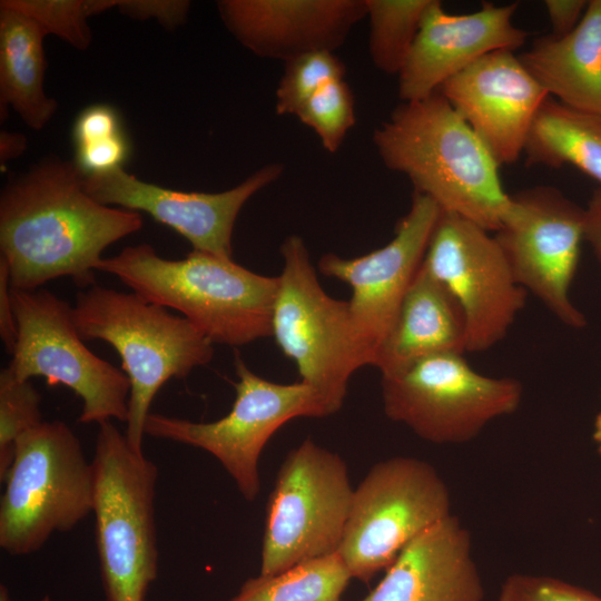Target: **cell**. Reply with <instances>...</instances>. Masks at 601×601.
Instances as JSON below:
<instances>
[{"mask_svg":"<svg viewBox=\"0 0 601 601\" xmlns=\"http://www.w3.org/2000/svg\"><path fill=\"white\" fill-rule=\"evenodd\" d=\"M450 494L427 462L396 456L372 466L354 489L338 553L352 578L368 581L402 549L451 514Z\"/></svg>","mask_w":601,"mask_h":601,"instance_id":"12","label":"cell"},{"mask_svg":"<svg viewBox=\"0 0 601 601\" xmlns=\"http://www.w3.org/2000/svg\"><path fill=\"white\" fill-rule=\"evenodd\" d=\"M432 0H365L370 19L368 50L375 67L400 75Z\"/></svg>","mask_w":601,"mask_h":601,"instance_id":"26","label":"cell"},{"mask_svg":"<svg viewBox=\"0 0 601 601\" xmlns=\"http://www.w3.org/2000/svg\"><path fill=\"white\" fill-rule=\"evenodd\" d=\"M373 142L384 165L441 210L487 231L500 229L511 204L500 166L439 90L400 104L375 129Z\"/></svg>","mask_w":601,"mask_h":601,"instance_id":"2","label":"cell"},{"mask_svg":"<svg viewBox=\"0 0 601 601\" xmlns=\"http://www.w3.org/2000/svg\"><path fill=\"white\" fill-rule=\"evenodd\" d=\"M0 601H13L6 585H0Z\"/></svg>","mask_w":601,"mask_h":601,"instance_id":"40","label":"cell"},{"mask_svg":"<svg viewBox=\"0 0 601 601\" xmlns=\"http://www.w3.org/2000/svg\"><path fill=\"white\" fill-rule=\"evenodd\" d=\"M523 155L528 166L572 165L601 185V116L548 97L533 119Z\"/></svg>","mask_w":601,"mask_h":601,"instance_id":"24","label":"cell"},{"mask_svg":"<svg viewBox=\"0 0 601 601\" xmlns=\"http://www.w3.org/2000/svg\"><path fill=\"white\" fill-rule=\"evenodd\" d=\"M386 416L435 444L471 441L493 420L515 412L523 387L512 377H491L470 366L462 353L418 359L382 376Z\"/></svg>","mask_w":601,"mask_h":601,"instance_id":"9","label":"cell"},{"mask_svg":"<svg viewBox=\"0 0 601 601\" xmlns=\"http://www.w3.org/2000/svg\"><path fill=\"white\" fill-rule=\"evenodd\" d=\"M353 493L337 453L309 437L293 449L267 502L260 574L337 552Z\"/></svg>","mask_w":601,"mask_h":601,"instance_id":"8","label":"cell"},{"mask_svg":"<svg viewBox=\"0 0 601 601\" xmlns=\"http://www.w3.org/2000/svg\"><path fill=\"white\" fill-rule=\"evenodd\" d=\"M219 17L254 55L288 61L341 47L367 16L365 0H220Z\"/></svg>","mask_w":601,"mask_h":601,"instance_id":"19","label":"cell"},{"mask_svg":"<svg viewBox=\"0 0 601 601\" xmlns=\"http://www.w3.org/2000/svg\"><path fill=\"white\" fill-rule=\"evenodd\" d=\"M121 132L116 110L107 105H92L82 110L73 125L75 146L95 142Z\"/></svg>","mask_w":601,"mask_h":601,"instance_id":"34","label":"cell"},{"mask_svg":"<svg viewBox=\"0 0 601 601\" xmlns=\"http://www.w3.org/2000/svg\"><path fill=\"white\" fill-rule=\"evenodd\" d=\"M129 145L122 132L95 142L76 146L75 162L85 175L106 173L122 167Z\"/></svg>","mask_w":601,"mask_h":601,"instance_id":"32","label":"cell"},{"mask_svg":"<svg viewBox=\"0 0 601 601\" xmlns=\"http://www.w3.org/2000/svg\"><path fill=\"white\" fill-rule=\"evenodd\" d=\"M0 337L7 352L11 354L18 337V326L11 299L9 268L2 258H0Z\"/></svg>","mask_w":601,"mask_h":601,"instance_id":"36","label":"cell"},{"mask_svg":"<svg viewBox=\"0 0 601 601\" xmlns=\"http://www.w3.org/2000/svg\"><path fill=\"white\" fill-rule=\"evenodd\" d=\"M489 233L471 220L441 210L423 259L462 311L466 353L485 352L501 342L528 297L494 235Z\"/></svg>","mask_w":601,"mask_h":601,"instance_id":"14","label":"cell"},{"mask_svg":"<svg viewBox=\"0 0 601 601\" xmlns=\"http://www.w3.org/2000/svg\"><path fill=\"white\" fill-rule=\"evenodd\" d=\"M3 482L0 546L11 555L38 551L92 512V463L61 421L42 422L18 439Z\"/></svg>","mask_w":601,"mask_h":601,"instance_id":"6","label":"cell"},{"mask_svg":"<svg viewBox=\"0 0 601 601\" xmlns=\"http://www.w3.org/2000/svg\"><path fill=\"white\" fill-rule=\"evenodd\" d=\"M440 214L435 201L414 191L410 210L398 220L394 237L386 245L349 259L328 253L318 262L323 275L351 286V316L373 354V364L424 259Z\"/></svg>","mask_w":601,"mask_h":601,"instance_id":"15","label":"cell"},{"mask_svg":"<svg viewBox=\"0 0 601 601\" xmlns=\"http://www.w3.org/2000/svg\"><path fill=\"white\" fill-rule=\"evenodd\" d=\"M442 353H466L465 322L452 294L422 262L373 366L388 376Z\"/></svg>","mask_w":601,"mask_h":601,"instance_id":"21","label":"cell"},{"mask_svg":"<svg viewBox=\"0 0 601 601\" xmlns=\"http://www.w3.org/2000/svg\"><path fill=\"white\" fill-rule=\"evenodd\" d=\"M589 1L585 0H546L544 7L550 20L553 37L570 33L581 21Z\"/></svg>","mask_w":601,"mask_h":601,"instance_id":"35","label":"cell"},{"mask_svg":"<svg viewBox=\"0 0 601 601\" xmlns=\"http://www.w3.org/2000/svg\"><path fill=\"white\" fill-rule=\"evenodd\" d=\"M18 337L8 368L19 380L43 376L62 384L82 402L83 424L127 421V375L91 352L80 337L72 307L53 293L11 288Z\"/></svg>","mask_w":601,"mask_h":601,"instance_id":"10","label":"cell"},{"mask_svg":"<svg viewBox=\"0 0 601 601\" xmlns=\"http://www.w3.org/2000/svg\"><path fill=\"white\" fill-rule=\"evenodd\" d=\"M585 210L559 189L535 186L511 195L494 234L518 284L533 294L562 324L583 328L587 318L570 288L584 239Z\"/></svg>","mask_w":601,"mask_h":601,"instance_id":"13","label":"cell"},{"mask_svg":"<svg viewBox=\"0 0 601 601\" xmlns=\"http://www.w3.org/2000/svg\"><path fill=\"white\" fill-rule=\"evenodd\" d=\"M121 14L134 20L156 19L167 30H175L186 22L190 1L187 0H117Z\"/></svg>","mask_w":601,"mask_h":601,"instance_id":"33","label":"cell"},{"mask_svg":"<svg viewBox=\"0 0 601 601\" xmlns=\"http://www.w3.org/2000/svg\"><path fill=\"white\" fill-rule=\"evenodd\" d=\"M499 166L523 155L533 119L548 92L513 51L489 53L439 89Z\"/></svg>","mask_w":601,"mask_h":601,"instance_id":"17","label":"cell"},{"mask_svg":"<svg viewBox=\"0 0 601 601\" xmlns=\"http://www.w3.org/2000/svg\"><path fill=\"white\" fill-rule=\"evenodd\" d=\"M280 253L284 267L272 336L296 364L300 382L334 414L343 405L349 377L365 365L373 366V354L354 326L348 302L331 297L321 286L303 238L286 237Z\"/></svg>","mask_w":601,"mask_h":601,"instance_id":"7","label":"cell"},{"mask_svg":"<svg viewBox=\"0 0 601 601\" xmlns=\"http://www.w3.org/2000/svg\"><path fill=\"white\" fill-rule=\"evenodd\" d=\"M41 396L30 380H19L7 367L0 372V480L13 461L18 439L41 424Z\"/></svg>","mask_w":601,"mask_h":601,"instance_id":"28","label":"cell"},{"mask_svg":"<svg viewBox=\"0 0 601 601\" xmlns=\"http://www.w3.org/2000/svg\"><path fill=\"white\" fill-rule=\"evenodd\" d=\"M471 544L470 532L450 514L406 544L361 601H482Z\"/></svg>","mask_w":601,"mask_h":601,"instance_id":"20","label":"cell"},{"mask_svg":"<svg viewBox=\"0 0 601 601\" xmlns=\"http://www.w3.org/2000/svg\"><path fill=\"white\" fill-rule=\"evenodd\" d=\"M98 426L92 513L106 600L145 601L158 571V469L111 421Z\"/></svg>","mask_w":601,"mask_h":601,"instance_id":"5","label":"cell"},{"mask_svg":"<svg viewBox=\"0 0 601 601\" xmlns=\"http://www.w3.org/2000/svg\"><path fill=\"white\" fill-rule=\"evenodd\" d=\"M27 148L26 136L18 132L2 130L0 134V162L17 158L23 154Z\"/></svg>","mask_w":601,"mask_h":601,"instance_id":"38","label":"cell"},{"mask_svg":"<svg viewBox=\"0 0 601 601\" xmlns=\"http://www.w3.org/2000/svg\"><path fill=\"white\" fill-rule=\"evenodd\" d=\"M352 574L338 552L248 579L229 601H341Z\"/></svg>","mask_w":601,"mask_h":601,"instance_id":"25","label":"cell"},{"mask_svg":"<svg viewBox=\"0 0 601 601\" xmlns=\"http://www.w3.org/2000/svg\"><path fill=\"white\" fill-rule=\"evenodd\" d=\"M37 23L22 12L0 2V114L12 107L22 121L42 129L58 102L46 95L43 38Z\"/></svg>","mask_w":601,"mask_h":601,"instance_id":"23","label":"cell"},{"mask_svg":"<svg viewBox=\"0 0 601 601\" xmlns=\"http://www.w3.org/2000/svg\"><path fill=\"white\" fill-rule=\"evenodd\" d=\"M593 440L598 444V450L601 453V411L597 414L594 420Z\"/></svg>","mask_w":601,"mask_h":601,"instance_id":"39","label":"cell"},{"mask_svg":"<svg viewBox=\"0 0 601 601\" xmlns=\"http://www.w3.org/2000/svg\"><path fill=\"white\" fill-rule=\"evenodd\" d=\"M33 20L45 36L53 35L78 50L91 43L88 19L111 8L117 0H3Z\"/></svg>","mask_w":601,"mask_h":601,"instance_id":"27","label":"cell"},{"mask_svg":"<svg viewBox=\"0 0 601 601\" xmlns=\"http://www.w3.org/2000/svg\"><path fill=\"white\" fill-rule=\"evenodd\" d=\"M283 175L282 164H268L221 193L179 191L147 183L122 167L85 175L89 196L106 206L145 211L185 237L193 250L231 259V235L247 200Z\"/></svg>","mask_w":601,"mask_h":601,"instance_id":"16","label":"cell"},{"mask_svg":"<svg viewBox=\"0 0 601 601\" xmlns=\"http://www.w3.org/2000/svg\"><path fill=\"white\" fill-rule=\"evenodd\" d=\"M519 59L549 96L601 116V0L589 1L570 33L540 37Z\"/></svg>","mask_w":601,"mask_h":601,"instance_id":"22","label":"cell"},{"mask_svg":"<svg viewBox=\"0 0 601 601\" xmlns=\"http://www.w3.org/2000/svg\"><path fill=\"white\" fill-rule=\"evenodd\" d=\"M83 178L75 160L47 157L2 189L0 258L11 288L38 289L63 276L88 288L102 252L142 227L138 211L89 196Z\"/></svg>","mask_w":601,"mask_h":601,"instance_id":"1","label":"cell"},{"mask_svg":"<svg viewBox=\"0 0 601 601\" xmlns=\"http://www.w3.org/2000/svg\"><path fill=\"white\" fill-rule=\"evenodd\" d=\"M41 601H51V599H50L48 595H46V597H43V598L41 599Z\"/></svg>","mask_w":601,"mask_h":601,"instance_id":"41","label":"cell"},{"mask_svg":"<svg viewBox=\"0 0 601 601\" xmlns=\"http://www.w3.org/2000/svg\"><path fill=\"white\" fill-rule=\"evenodd\" d=\"M97 270L117 276L149 302L179 311L214 344L236 347L272 336L278 277L233 259L193 250L173 260L139 244L102 258Z\"/></svg>","mask_w":601,"mask_h":601,"instance_id":"3","label":"cell"},{"mask_svg":"<svg viewBox=\"0 0 601 601\" xmlns=\"http://www.w3.org/2000/svg\"><path fill=\"white\" fill-rule=\"evenodd\" d=\"M584 240H587L595 257L601 263V187H598L584 208Z\"/></svg>","mask_w":601,"mask_h":601,"instance_id":"37","label":"cell"},{"mask_svg":"<svg viewBox=\"0 0 601 601\" xmlns=\"http://www.w3.org/2000/svg\"><path fill=\"white\" fill-rule=\"evenodd\" d=\"M296 116L316 132L327 151L336 152L355 124L353 93L343 79L334 80L313 95Z\"/></svg>","mask_w":601,"mask_h":601,"instance_id":"30","label":"cell"},{"mask_svg":"<svg viewBox=\"0 0 601 601\" xmlns=\"http://www.w3.org/2000/svg\"><path fill=\"white\" fill-rule=\"evenodd\" d=\"M73 322L83 341L112 346L130 383L126 437L142 452L150 404L170 378H185L213 359L214 343L186 317L147 300L97 284L80 289L72 306Z\"/></svg>","mask_w":601,"mask_h":601,"instance_id":"4","label":"cell"},{"mask_svg":"<svg viewBox=\"0 0 601 601\" xmlns=\"http://www.w3.org/2000/svg\"><path fill=\"white\" fill-rule=\"evenodd\" d=\"M235 401L227 415L208 423L150 413L145 435L195 446L214 455L247 501L260 489L258 460L273 434L295 417L331 415L307 384H278L255 374L239 354L234 358Z\"/></svg>","mask_w":601,"mask_h":601,"instance_id":"11","label":"cell"},{"mask_svg":"<svg viewBox=\"0 0 601 601\" xmlns=\"http://www.w3.org/2000/svg\"><path fill=\"white\" fill-rule=\"evenodd\" d=\"M516 9V2H483L474 12L455 14L446 12L441 1L432 0L398 75L400 99H424L482 57L521 48L529 33L514 26Z\"/></svg>","mask_w":601,"mask_h":601,"instance_id":"18","label":"cell"},{"mask_svg":"<svg viewBox=\"0 0 601 601\" xmlns=\"http://www.w3.org/2000/svg\"><path fill=\"white\" fill-rule=\"evenodd\" d=\"M344 75V63L331 51L309 52L286 61L276 89V114L296 116L313 95Z\"/></svg>","mask_w":601,"mask_h":601,"instance_id":"29","label":"cell"},{"mask_svg":"<svg viewBox=\"0 0 601 601\" xmlns=\"http://www.w3.org/2000/svg\"><path fill=\"white\" fill-rule=\"evenodd\" d=\"M497 601H601V597L552 577L515 573L503 582Z\"/></svg>","mask_w":601,"mask_h":601,"instance_id":"31","label":"cell"}]
</instances>
